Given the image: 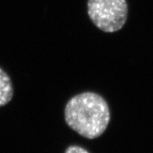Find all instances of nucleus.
Here are the masks:
<instances>
[{
  "instance_id": "obj_1",
  "label": "nucleus",
  "mask_w": 153,
  "mask_h": 153,
  "mask_svg": "<svg viewBox=\"0 0 153 153\" xmlns=\"http://www.w3.org/2000/svg\"><path fill=\"white\" fill-rule=\"evenodd\" d=\"M65 120L66 124L81 136L95 139L105 131L109 124V106L98 94H79L67 102Z\"/></svg>"
},
{
  "instance_id": "obj_2",
  "label": "nucleus",
  "mask_w": 153,
  "mask_h": 153,
  "mask_svg": "<svg viewBox=\"0 0 153 153\" xmlns=\"http://www.w3.org/2000/svg\"><path fill=\"white\" fill-rule=\"evenodd\" d=\"M126 0H88V15L95 27L105 33H115L128 19Z\"/></svg>"
},
{
  "instance_id": "obj_3",
  "label": "nucleus",
  "mask_w": 153,
  "mask_h": 153,
  "mask_svg": "<svg viewBox=\"0 0 153 153\" xmlns=\"http://www.w3.org/2000/svg\"><path fill=\"white\" fill-rule=\"evenodd\" d=\"M14 94V88L10 77L0 68V107L7 105Z\"/></svg>"
},
{
  "instance_id": "obj_4",
  "label": "nucleus",
  "mask_w": 153,
  "mask_h": 153,
  "mask_svg": "<svg viewBox=\"0 0 153 153\" xmlns=\"http://www.w3.org/2000/svg\"><path fill=\"white\" fill-rule=\"evenodd\" d=\"M65 153H88V152H87L85 149L82 147L76 146H69L66 149Z\"/></svg>"
}]
</instances>
